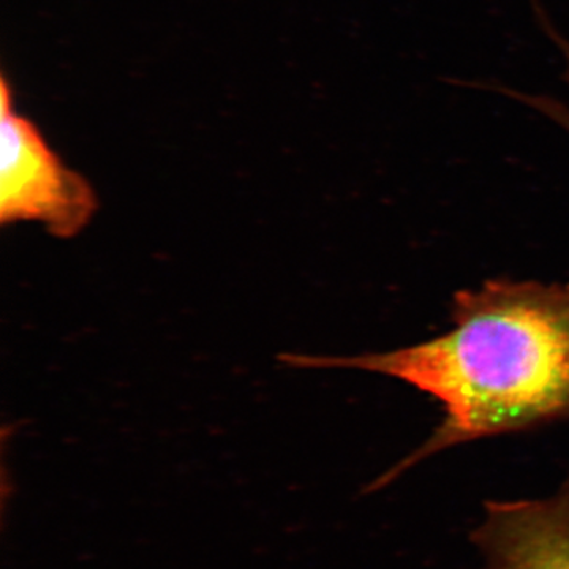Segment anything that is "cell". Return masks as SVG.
I'll use <instances>...</instances> for the list:
<instances>
[{
  "label": "cell",
  "instance_id": "7a4b0ae2",
  "mask_svg": "<svg viewBox=\"0 0 569 569\" xmlns=\"http://www.w3.org/2000/svg\"><path fill=\"white\" fill-rule=\"evenodd\" d=\"M97 211L96 192L17 111L7 74L0 82V222H36L52 236L80 234Z\"/></svg>",
  "mask_w": 569,
  "mask_h": 569
},
{
  "label": "cell",
  "instance_id": "3957f363",
  "mask_svg": "<svg viewBox=\"0 0 569 569\" xmlns=\"http://www.w3.org/2000/svg\"><path fill=\"white\" fill-rule=\"evenodd\" d=\"M473 542L485 569H569V481L546 500L492 501Z\"/></svg>",
  "mask_w": 569,
  "mask_h": 569
},
{
  "label": "cell",
  "instance_id": "6da1fadb",
  "mask_svg": "<svg viewBox=\"0 0 569 569\" xmlns=\"http://www.w3.org/2000/svg\"><path fill=\"white\" fill-rule=\"evenodd\" d=\"M280 359L395 378L440 403L430 437L378 478L372 492L449 448L569 421V280L493 279L458 291L451 328L415 346Z\"/></svg>",
  "mask_w": 569,
  "mask_h": 569
},
{
  "label": "cell",
  "instance_id": "277c9868",
  "mask_svg": "<svg viewBox=\"0 0 569 569\" xmlns=\"http://www.w3.org/2000/svg\"><path fill=\"white\" fill-rule=\"evenodd\" d=\"M542 32L546 33L550 43L556 47L561 58V80L569 89V39L563 32L557 28L556 22H546ZM496 92L507 99L515 100L530 110L539 112L542 118L549 119L550 122L556 123L561 130L569 133V104L563 100L556 99V97L548 96V93H530L520 91V89L511 88L507 84H497Z\"/></svg>",
  "mask_w": 569,
  "mask_h": 569
}]
</instances>
